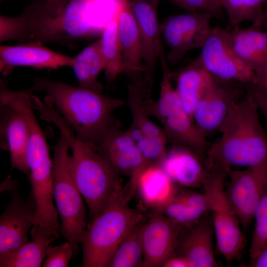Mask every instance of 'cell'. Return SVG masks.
I'll use <instances>...</instances> for the list:
<instances>
[{
  "mask_svg": "<svg viewBox=\"0 0 267 267\" xmlns=\"http://www.w3.org/2000/svg\"><path fill=\"white\" fill-rule=\"evenodd\" d=\"M132 77V81L128 86L127 102L133 116L131 125L148 136L166 137L163 130L149 119L146 111L144 102L146 97L150 95L151 89L145 83L143 74Z\"/></svg>",
  "mask_w": 267,
  "mask_h": 267,
  "instance_id": "26",
  "label": "cell"
},
{
  "mask_svg": "<svg viewBox=\"0 0 267 267\" xmlns=\"http://www.w3.org/2000/svg\"><path fill=\"white\" fill-rule=\"evenodd\" d=\"M267 123V94L253 84L247 85Z\"/></svg>",
  "mask_w": 267,
  "mask_h": 267,
  "instance_id": "36",
  "label": "cell"
},
{
  "mask_svg": "<svg viewBox=\"0 0 267 267\" xmlns=\"http://www.w3.org/2000/svg\"><path fill=\"white\" fill-rule=\"evenodd\" d=\"M43 117L58 128L69 144L71 173L89 207L91 221L121 191L119 175L98 154L97 146L79 138L53 108H47Z\"/></svg>",
  "mask_w": 267,
  "mask_h": 267,
  "instance_id": "4",
  "label": "cell"
},
{
  "mask_svg": "<svg viewBox=\"0 0 267 267\" xmlns=\"http://www.w3.org/2000/svg\"><path fill=\"white\" fill-rule=\"evenodd\" d=\"M126 131L148 164L161 165L167 153L166 137L148 136L131 126Z\"/></svg>",
  "mask_w": 267,
  "mask_h": 267,
  "instance_id": "32",
  "label": "cell"
},
{
  "mask_svg": "<svg viewBox=\"0 0 267 267\" xmlns=\"http://www.w3.org/2000/svg\"><path fill=\"white\" fill-rule=\"evenodd\" d=\"M214 14L209 11H192L174 15L160 25V31L170 50L169 64L178 63L190 50L201 48L212 29Z\"/></svg>",
  "mask_w": 267,
  "mask_h": 267,
  "instance_id": "9",
  "label": "cell"
},
{
  "mask_svg": "<svg viewBox=\"0 0 267 267\" xmlns=\"http://www.w3.org/2000/svg\"><path fill=\"white\" fill-rule=\"evenodd\" d=\"M145 222L135 225L122 240L108 267H143L144 247L142 231Z\"/></svg>",
  "mask_w": 267,
  "mask_h": 267,
  "instance_id": "29",
  "label": "cell"
},
{
  "mask_svg": "<svg viewBox=\"0 0 267 267\" xmlns=\"http://www.w3.org/2000/svg\"><path fill=\"white\" fill-rule=\"evenodd\" d=\"M94 0H39L17 16L0 15V41L44 45L94 36L100 30L87 14Z\"/></svg>",
  "mask_w": 267,
  "mask_h": 267,
  "instance_id": "1",
  "label": "cell"
},
{
  "mask_svg": "<svg viewBox=\"0 0 267 267\" xmlns=\"http://www.w3.org/2000/svg\"><path fill=\"white\" fill-rule=\"evenodd\" d=\"M160 1L162 0H159ZM187 12L209 11L214 16L213 9L208 0H167Z\"/></svg>",
  "mask_w": 267,
  "mask_h": 267,
  "instance_id": "35",
  "label": "cell"
},
{
  "mask_svg": "<svg viewBox=\"0 0 267 267\" xmlns=\"http://www.w3.org/2000/svg\"><path fill=\"white\" fill-rule=\"evenodd\" d=\"M182 228L161 211L152 210L143 227V267H162L167 259L175 255Z\"/></svg>",
  "mask_w": 267,
  "mask_h": 267,
  "instance_id": "15",
  "label": "cell"
},
{
  "mask_svg": "<svg viewBox=\"0 0 267 267\" xmlns=\"http://www.w3.org/2000/svg\"><path fill=\"white\" fill-rule=\"evenodd\" d=\"M98 154L119 176L129 177L124 191L131 198L136 190L138 176L149 165L127 131L116 121L107 131L97 146Z\"/></svg>",
  "mask_w": 267,
  "mask_h": 267,
  "instance_id": "11",
  "label": "cell"
},
{
  "mask_svg": "<svg viewBox=\"0 0 267 267\" xmlns=\"http://www.w3.org/2000/svg\"><path fill=\"white\" fill-rule=\"evenodd\" d=\"M174 145L167 151L161 167L177 185L189 188L202 187L210 171L201 156L186 147Z\"/></svg>",
  "mask_w": 267,
  "mask_h": 267,
  "instance_id": "21",
  "label": "cell"
},
{
  "mask_svg": "<svg viewBox=\"0 0 267 267\" xmlns=\"http://www.w3.org/2000/svg\"></svg>",
  "mask_w": 267,
  "mask_h": 267,
  "instance_id": "43",
  "label": "cell"
},
{
  "mask_svg": "<svg viewBox=\"0 0 267 267\" xmlns=\"http://www.w3.org/2000/svg\"><path fill=\"white\" fill-rule=\"evenodd\" d=\"M176 77V91L185 110L192 118L193 111L209 87L212 77L196 58Z\"/></svg>",
  "mask_w": 267,
  "mask_h": 267,
  "instance_id": "24",
  "label": "cell"
},
{
  "mask_svg": "<svg viewBox=\"0 0 267 267\" xmlns=\"http://www.w3.org/2000/svg\"><path fill=\"white\" fill-rule=\"evenodd\" d=\"M266 0H220V5L223 8L228 18L227 30L250 22L252 25L262 27L266 16L263 11V3Z\"/></svg>",
  "mask_w": 267,
  "mask_h": 267,
  "instance_id": "30",
  "label": "cell"
},
{
  "mask_svg": "<svg viewBox=\"0 0 267 267\" xmlns=\"http://www.w3.org/2000/svg\"><path fill=\"white\" fill-rule=\"evenodd\" d=\"M227 177L225 194L244 230L254 219L258 207L267 192V164L231 169Z\"/></svg>",
  "mask_w": 267,
  "mask_h": 267,
  "instance_id": "13",
  "label": "cell"
},
{
  "mask_svg": "<svg viewBox=\"0 0 267 267\" xmlns=\"http://www.w3.org/2000/svg\"><path fill=\"white\" fill-rule=\"evenodd\" d=\"M250 267H267V245L254 258L251 259Z\"/></svg>",
  "mask_w": 267,
  "mask_h": 267,
  "instance_id": "39",
  "label": "cell"
},
{
  "mask_svg": "<svg viewBox=\"0 0 267 267\" xmlns=\"http://www.w3.org/2000/svg\"><path fill=\"white\" fill-rule=\"evenodd\" d=\"M214 234L209 213L197 222L182 228L176 253L186 259L190 267H219L214 252Z\"/></svg>",
  "mask_w": 267,
  "mask_h": 267,
  "instance_id": "17",
  "label": "cell"
},
{
  "mask_svg": "<svg viewBox=\"0 0 267 267\" xmlns=\"http://www.w3.org/2000/svg\"><path fill=\"white\" fill-rule=\"evenodd\" d=\"M249 256L250 260L256 257L267 245V192L262 199L254 216Z\"/></svg>",
  "mask_w": 267,
  "mask_h": 267,
  "instance_id": "33",
  "label": "cell"
},
{
  "mask_svg": "<svg viewBox=\"0 0 267 267\" xmlns=\"http://www.w3.org/2000/svg\"><path fill=\"white\" fill-rule=\"evenodd\" d=\"M227 175L222 171H210L202 187L209 206L218 250L230 264L240 257L245 238L239 220L225 194Z\"/></svg>",
  "mask_w": 267,
  "mask_h": 267,
  "instance_id": "8",
  "label": "cell"
},
{
  "mask_svg": "<svg viewBox=\"0 0 267 267\" xmlns=\"http://www.w3.org/2000/svg\"><path fill=\"white\" fill-rule=\"evenodd\" d=\"M11 193L0 217V259L29 242L28 233L35 219L36 207L32 196L25 200L17 191Z\"/></svg>",
  "mask_w": 267,
  "mask_h": 267,
  "instance_id": "14",
  "label": "cell"
},
{
  "mask_svg": "<svg viewBox=\"0 0 267 267\" xmlns=\"http://www.w3.org/2000/svg\"><path fill=\"white\" fill-rule=\"evenodd\" d=\"M227 30L235 52L255 75L267 61V28L263 30L252 25L247 28L238 26Z\"/></svg>",
  "mask_w": 267,
  "mask_h": 267,
  "instance_id": "23",
  "label": "cell"
},
{
  "mask_svg": "<svg viewBox=\"0 0 267 267\" xmlns=\"http://www.w3.org/2000/svg\"><path fill=\"white\" fill-rule=\"evenodd\" d=\"M16 182H14L10 177H8L2 183L0 186L1 191L3 190H8L12 192L16 190L17 185Z\"/></svg>",
  "mask_w": 267,
  "mask_h": 267,
  "instance_id": "40",
  "label": "cell"
},
{
  "mask_svg": "<svg viewBox=\"0 0 267 267\" xmlns=\"http://www.w3.org/2000/svg\"><path fill=\"white\" fill-rule=\"evenodd\" d=\"M6 257L0 259V267H39L46 256L50 239L37 236Z\"/></svg>",
  "mask_w": 267,
  "mask_h": 267,
  "instance_id": "31",
  "label": "cell"
},
{
  "mask_svg": "<svg viewBox=\"0 0 267 267\" xmlns=\"http://www.w3.org/2000/svg\"><path fill=\"white\" fill-rule=\"evenodd\" d=\"M75 57L55 52L43 45H0V71L4 75L19 66L57 69L73 66Z\"/></svg>",
  "mask_w": 267,
  "mask_h": 267,
  "instance_id": "18",
  "label": "cell"
},
{
  "mask_svg": "<svg viewBox=\"0 0 267 267\" xmlns=\"http://www.w3.org/2000/svg\"><path fill=\"white\" fill-rule=\"evenodd\" d=\"M100 46L105 66L104 71L108 85L122 73V53L117 32V16L115 11L102 31Z\"/></svg>",
  "mask_w": 267,
  "mask_h": 267,
  "instance_id": "28",
  "label": "cell"
},
{
  "mask_svg": "<svg viewBox=\"0 0 267 267\" xmlns=\"http://www.w3.org/2000/svg\"><path fill=\"white\" fill-rule=\"evenodd\" d=\"M129 201L121 190L84 230L81 239L82 267H108L125 236L144 221L143 214L130 207Z\"/></svg>",
  "mask_w": 267,
  "mask_h": 267,
  "instance_id": "5",
  "label": "cell"
},
{
  "mask_svg": "<svg viewBox=\"0 0 267 267\" xmlns=\"http://www.w3.org/2000/svg\"><path fill=\"white\" fill-rule=\"evenodd\" d=\"M212 77L192 114L195 125L207 137L219 132L234 105L245 93V85Z\"/></svg>",
  "mask_w": 267,
  "mask_h": 267,
  "instance_id": "12",
  "label": "cell"
},
{
  "mask_svg": "<svg viewBox=\"0 0 267 267\" xmlns=\"http://www.w3.org/2000/svg\"><path fill=\"white\" fill-rule=\"evenodd\" d=\"M2 0H0V1H2Z\"/></svg>",
  "mask_w": 267,
  "mask_h": 267,
  "instance_id": "42",
  "label": "cell"
},
{
  "mask_svg": "<svg viewBox=\"0 0 267 267\" xmlns=\"http://www.w3.org/2000/svg\"><path fill=\"white\" fill-rule=\"evenodd\" d=\"M137 190L144 204L152 210L161 211L178 191L177 184L160 165L149 164L139 174Z\"/></svg>",
  "mask_w": 267,
  "mask_h": 267,
  "instance_id": "22",
  "label": "cell"
},
{
  "mask_svg": "<svg viewBox=\"0 0 267 267\" xmlns=\"http://www.w3.org/2000/svg\"><path fill=\"white\" fill-rule=\"evenodd\" d=\"M208 0L213 9V11L215 13V15L216 16H218L222 9L220 5V0Z\"/></svg>",
  "mask_w": 267,
  "mask_h": 267,
  "instance_id": "41",
  "label": "cell"
},
{
  "mask_svg": "<svg viewBox=\"0 0 267 267\" xmlns=\"http://www.w3.org/2000/svg\"><path fill=\"white\" fill-rule=\"evenodd\" d=\"M117 32L122 53V72L135 75L144 72L139 29L129 0H115Z\"/></svg>",
  "mask_w": 267,
  "mask_h": 267,
  "instance_id": "20",
  "label": "cell"
},
{
  "mask_svg": "<svg viewBox=\"0 0 267 267\" xmlns=\"http://www.w3.org/2000/svg\"><path fill=\"white\" fill-rule=\"evenodd\" d=\"M74 256V250L68 241L58 246L50 245L46 251L44 267H67Z\"/></svg>",
  "mask_w": 267,
  "mask_h": 267,
  "instance_id": "34",
  "label": "cell"
},
{
  "mask_svg": "<svg viewBox=\"0 0 267 267\" xmlns=\"http://www.w3.org/2000/svg\"><path fill=\"white\" fill-rule=\"evenodd\" d=\"M259 109L250 90L234 105L209 147L205 165L209 171L228 174L232 167L249 168L267 164V134L259 119Z\"/></svg>",
  "mask_w": 267,
  "mask_h": 267,
  "instance_id": "2",
  "label": "cell"
},
{
  "mask_svg": "<svg viewBox=\"0 0 267 267\" xmlns=\"http://www.w3.org/2000/svg\"><path fill=\"white\" fill-rule=\"evenodd\" d=\"M267 94V61L261 69L255 75L253 83Z\"/></svg>",
  "mask_w": 267,
  "mask_h": 267,
  "instance_id": "37",
  "label": "cell"
},
{
  "mask_svg": "<svg viewBox=\"0 0 267 267\" xmlns=\"http://www.w3.org/2000/svg\"><path fill=\"white\" fill-rule=\"evenodd\" d=\"M161 211L184 227L197 222L208 214L209 206L204 192L178 190L174 199Z\"/></svg>",
  "mask_w": 267,
  "mask_h": 267,
  "instance_id": "25",
  "label": "cell"
},
{
  "mask_svg": "<svg viewBox=\"0 0 267 267\" xmlns=\"http://www.w3.org/2000/svg\"><path fill=\"white\" fill-rule=\"evenodd\" d=\"M72 66L80 87L101 93L102 85L98 76L105 63L101 53L100 39L84 48L74 56Z\"/></svg>",
  "mask_w": 267,
  "mask_h": 267,
  "instance_id": "27",
  "label": "cell"
},
{
  "mask_svg": "<svg viewBox=\"0 0 267 267\" xmlns=\"http://www.w3.org/2000/svg\"><path fill=\"white\" fill-rule=\"evenodd\" d=\"M70 147L61 134L53 148L52 191L61 220V233L78 253L86 226V212L82 196L70 167Z\"/></svg>",
  "mask_w": 267,
  "mask_h": 267,
  "instance_id": "7",
  "label": "cell"
},
{
  "mask_svg": "<svg viewBox=\"0 0 267 267\" xmlns=\"http://www.w3.org/2000/svg\"><path fill=\"white\" fill-rule=\"evenodd\" d=\"M129 0L141 40L145 68L143 73L144 82L151 89L157 62L164 53L157 14L158 6L160 1Z\"/></svg>",
  "mask_w": 267,
  "mask_h": 267,
  "instance_id": "16",
  "label": "cell"
},
{
  "mask_svg": "<svg viewBox=\"0 0 267 267\" xmlns=\"http://www.w3.org/2000/svg\"><path fill=\"white\" fill-rule=\"evenodd\" d=\"M31 89L45 92V102L55 106L76 135L96 146L117 121L113 112L125 104L122 99L46 78L36 79Z\"/></svg>",
  "mask_w": 267,
  "mask_h": 267,
  "instance_id": "3",
  "label": "cell"
},
{
  "mask_svg": "<svg viewBox=\"0 0 267 267\" xmlns=\"http://www.w3.org/2000/svg\"><path fill=\"white\" fill-rule=\"evenodd\" d=\"M196 60L211 76L244 85L253 83V71L237 55L230 43L228 30L212 27Z\"/></svg>",
  "mask_w": 267,
  "mask_h": 267,
  "instance_id": "10",
  "label": "cell"
},
{
  "mask_svg": "<svg viewBox=\"0 0 267 267\" xmlns=\"http://www.w3.org/2000/svg\"><path fill=\"white\" fill-rule=\"evenodd\" d=\"M0 145L10 152L11 165L28 176L27 154L29 130L24 115L9 105H0Z\"/></svg>",
  "mask_w": 267,
  "mask_h": 267,
  "instance_id": "19",
  "label": "cell"
},
{
  "mask_svg": "<svg viewBox=\"0 0 267 267\" xmlns=\"http://www.w3.org/2000/svg\"><path fill=\"white\" fill-rule=\"evenodd\" d=\"M163 267H190L187 261L183 257L175 254L163 264Z\"/></svg>",
  "mask_w": 267,
  "mask_h": 267,
  "instance_id": "38",
  "label": "cell"
},
{
  "mask_svg": "<svg viewBox=\"0 0 267 267\" xmlns=\"http://www.w3.org/2000/svg\"><path fill=\"white\" fill-rule=\"evenodd\" d=\"M160 61L162 79L159 96L157 100L150 96L146 97L144 102L146 111L161 123L167 141L189 148L200 156L205 155L210 145L207 136L198 130L185 110L173 86L172 72L166 57H163Z\"/></svg>",
  "mask_w": 267,
  "mask_h": 267,
  "instance_id": "6",
  "label": "cell"
}]
</instances>
